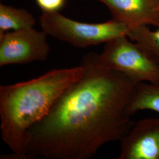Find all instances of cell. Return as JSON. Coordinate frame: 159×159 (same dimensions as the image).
I'll list each match as a JSON object with an SVG mask.
<instances>
[{"label":"cell","mask_w":159,"mask_h":159,"mask_svg":"<svg viewBox=\"0 0 159 159\" xmlns=\"http://www.w3.org/2000/svg\"><path fill=\"white\" fill-rule=\"evenodd\" d=\"M142 110H150L159 113V82L137 84L129 111L133 116Z\"/></svg>","instance_id":"obj_8"},{"label":"cell","mask_w":159,"mask_h":159,"mask_svg":"<svg viewBox=\"0 0 159 159\" xmlns=\"http://www.w3.org/2000/svg\"><path fill=\"white\" fill-rule=\"evenodd\" d=\"M84 70L81 64L54 69L34 79L1 85V136L12 152L6 159H27L30 131L48 114Z\"/></svg>","instance_id":"obj_2"},{"label":"cell","mask_w":159,"mask_h":159,"mask_svg":"<svg viewBox=\"0 0 159 159\" xmlns=\"http://www.w3.org/2000/svg\"><path fill=\"white\" fill-rule=\"evenodd\" d=\"M42 11L59 12L64 7L66 0H35Z\"/></svg>","instance_id":"obj_11"},{"label":"cell","mask_w":159,"mask_h":159,"mask_svg":"<svg viewBox=\"0 0 159 159\" xmlns=\"http://www.w3.org/2000/svg\"><path fill=\"white\" fill-rule=\"evenodd\" d=\"M157 28L152 31L145 25L129 27L127 36L159 67V27Z\"/></svg>","instance_id":"obj_10"},{"label":"cell","mask_w":159,"mask_h":159,"mask_svg":"<svg viewBox=\"0 0 159 159\" xmlns=\"http://www.w3.org/2000/svg\"><path fill=\"white\" fill-rule=\"evenodd\" d=\"M42 30L54 39L77 48H85L106 43L127 35L129 27L113 18L102 23L77 21L59 12H43L39 18Z\"/></svg>","instance_id":"obj_3"},{"label":"cell","mask_w":159,"mask_h":159,"mask_svg":"<svg viewBox=\"0 0 159 159\" xmlns=\"http://www.w3.org/2000/svg\"><path fill=\"white\" fill-rule=\"evenodd\" d=\"M100 63L103 67L125 74L138 84L159 82V67L127 35L105 43Z\"/></svg>","instance_id":"obj_4"},{"label":"cell","mask_w":159,"mask_h":159,"mask_svg":"<svg viewBox=\"0 0 159 159\" xmlns=\"http://www.w3.org/2000/svg\"><path fill=\"white\" fill-rule=\"evenodd\" d=\"M47 37L33 28L0 34V67L45 61L50 52Z\"/></svg>","instance_id":"obj_5"},{"label":"cell","mask_w":159,"mask_h":159,"mask_svg":"<svg viewBox=\"0 0 159 159\" xmlns=\"http://www.w3.org/2000/svg\"><path fill=\"white\" fill-rule=\"evenodd\" d=\"M120 142L119 159H159V117L139 120Z\"/></svg>","instance_id":"obj_6"},{"label":"cell","mask_w":159,"mask_h":159,"mask_svg":"<svg viewBox=\"0 0 159 159\" xmlns=\"http://www.w3.org/2000/svg\"><path fill=\"white\" fill-rule=\"evenodd\" d=\"M35 19L27 10L0 4V34L9 30L33 28Z\"/></svg>","instance_id":"obj_9"},{"label":"cell","mask_w":159,"mask_h":159,"mask_svg":"<svg viewBox=\"0 0 159 159\" xmlns=\"http://www.w3.org/2000/svg\"><path fill=\"white\" fill-rule=\"evenodd\" d=\"M80 64L83 75L30 131L27 159H90L130 130L129 106L136 83L103 67L94 52Z\"/></svg>","instance_id":"obj_1"},{"label":"cell","mask_w":159,"mask_h":159,"mask_svg":"<svg viewBox=\"0 0 159 159\" xmlns=\"http://www.w3.org/2000/svg\"><path fill=\"white\" fill-rule=\"evenodd\" d=\"M108 8L113 18L129 27H159V0H97Z\"/></svg>","instance_id":"obj_7"}]
</instances>
